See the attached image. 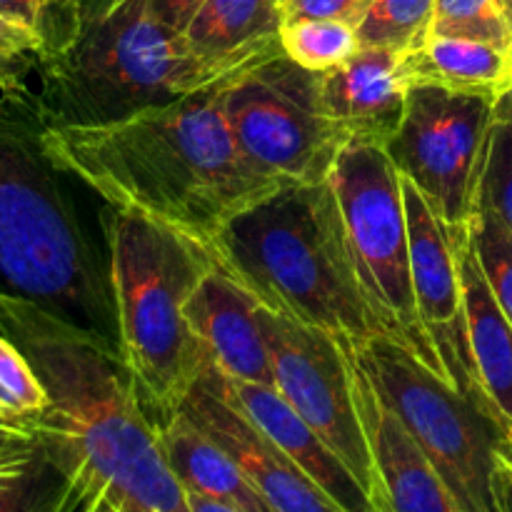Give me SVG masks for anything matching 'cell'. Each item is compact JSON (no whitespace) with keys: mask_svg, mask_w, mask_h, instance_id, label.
Returning <instances> with one entry per match:
<instances>
[{"mask_svg":"<svg viewBox=\"0 0 512 512\" xmlns=\"http://www.w3.org/2000/svg\"><path fill=\"white\" fill-rule=\"evenodd\" d=\"M60 470V468H58ZM38 512H123L100 485L73 470H60Z\"/></svg>","mask_w":512,"mask_h":512,"instance_id":"f1b7e54d","label":"cell"},{"mask_svg":"<svg viewBox=\"0 0 512 512\" xmlns=\"http://www.w3.org/2000/svg\"><path fill=\"white\" fill-rule=\"evenodd\" d=\"M40 455V440L25 420H0V470L20 468Z\"/></svg>","mask_w":512,"mask_h":512,"instance_id":"f546056e","label":"cell"},{"mask_svg":"<svg viewBox=\"0 0 512 512\" xmlns=\"http://www.w3.org/2000/svg\"><path fill=\"white\" fill-rule=\"evenodd\" d=\"M495 498L500 512H512V440L510 435L495 453Z\"/></svg>","mask_w":512,"mask_h":512,"instance_id":"d6a6232c","label":"cell"},{"mask_svg":"<svg viewBox=\"0 0 512 512\" xmlns=\"http://www.w3.org/2000/svg\"><path fill=\"white\" fill-rule=\"evenodd\" d=\"M355 270L385 335L438 375L420 325L410 275V233L403 175L380 140L350 138L330 173Z\"/></svg>","mask_w":512,"mask_h":512,"instance_id":"ba28073f","label":"cell"},{"mask_svg":"<svg viewBox=\"0 0 512 512\" xmlns=\"http://www.w3.org/2000/svg\"><path fill=\"white\" fill-rule=\"evenodd\" d=\"M38 140L55 168L105 205L168 225L200 248L235 215L288 185L243 153L225 120L223 88L115 123H43Z\"/></svg>","mask_w":512,"mask_h":512,"instance_id":"6da1fadb","label":"cell"},{"mask_svg":"<svg viewBox=\"0 0 512 512\" xmlns=\"http://www.w3.org/2000/svg\"><path fill=\"white\" fill-rule=\"evenodd\" d=\"M0 333L48 390V408L28 423L55 468L90 478L123 512H190L115 345L8 293H0Z\"/></svg>","mask_w":512,"mask_h":512,"instance_id":"7a4b0ae2","label":"cell"},{"mask_svg":"<svg viewBox=\"0 0 512 512\" xmlns=\"http://www.w3.org/2000/svg\"><path fill=\"white\" fill-rule=\"evenodd\" d=\"M435 5L438 0H368L355 23L360 48H418L430 33Z\"/></svg>","mask_w":512,"mask_h":512,"instance_id":"603a6c76","label":"cell"},{"mask_svg":"<svg viewBox=\"0 0 512 512\" xmlns=\"http://www.w3.org/2000/svg\"><path fill=\"white\" fill-rule=\"evenodd\" d=\"M403 70L408 85L435 83L495 98L512 90L508 48L458 35H428L423 45L403 53Z\"/></svg>","mask_w":512,"mask_h":512,"instance_id":"44dd1931","label":"cell"},{"mask_svg":"<svg viewBox=\"0 0 512 512\" xmlns=\"http://www.w3.org/2000/svg\"><path fill=\"white\" fill-rule=\"evenodd\" d=\"M278 0H205L185 28L190 48L215 63H263L280 53Z\"/></svg>","mask_w":512,"mask_h":512,"instance_id":"ffe728a7","label":"cell"},{"mask_svg":"<svg viewBox=\"0 0 512 512\" xmlns=\"http://www.w3.org/2000/svg\"><path fill=\"white\" fill-rule=\"evenodd\" d=\"M43 30V123L103 125L193 93L225 88L258 63H215L190 48L150 0H50Z\"/></svg>","mask_w":512,"mask_h":512,"instance_id":"3957f363","label":"cell"},{"mask_svg":"<svg viewBox=\"0 0 512 512\" xmlns=\"http://www.w3.org/2000/svg\"><path fill=\"white\" fill-rule=\"evenodd\" d=\"M223 113L243 153L285 183H323L353 135L328 115L320 73L280 50L223 88Z\"/></svg>","mask_w":512,"mask_h":512,"instance_id":"9c48e42d","label":"cell"},{"mask_svg":"<svg viewBox=\"0 0 512 512\" xmlns=\"http://www.w3.org/2000/svg\"><path fill=\"white\" fill-rule=\"evenodd\" d=\"M278 3H280V10H283V5H288L290 0H278Z\"/></svg>","mask_w":512,"mask_h":512,"instance_id":"74e56055","label":"cell"},{"mask_svg":"<svg viewBox=\"0 0 512 512\" xmlns=\"http://www.w3.org/2000/svg\"><path fill=\"white\" fill-rule=\"evenodd\" d=\"M355 398L373 453L383 512H465L353 353Z\"/></svg>","mask_w":512,"mask_h":512,"instance_id":"5bb4252c","label":"cell"},{"mask_svg":"<svg viewBox=\"0 0 512 512\" xmlns=\"http://www.w3.org/2000/svg\"><path fill=\"white\" fill-rule=\"evenodd\" d=\"M228 380V378H225ZM228 390L243 413L345 512H378L370 495L355 478L353 470L338 458L333 448L285 403L270 385L235 383Z\"/></svg>","mask_w":512,"mask_h":512,"instance_id":"e0dca14e","label":"cell"},{"mask_svg":"<svg viewBox=\"0 0 512 512\" xmlns=\"http://www.w3.org/2000/svg\"><path fill=\"white\" fill-rule=\"evenodd\" d=\"M273 388L338 453L380 510V483L355 398L353 348L288 315L258 308Z\"/></svg>","mask_w":512,"mask_h":512,"instance_id":"30bf717a","label":"cell"},{"mask_svg":"<svg viewBox=\"0 0 512 512\" xmlns=\"http://www.w3.org/2000/svg\"><path fill=\"white\" fill-rule=\"evenodd\" d=\"M260 305L233 278L210 263L185 303V318L210 363L235 383L273 388L268 345L258 320Z\"/></svg>","mask_w":512,"mask_h":512,"instance_id":"9a60e30c","label":"cell"},{"mask_svg":"<svg viewBox=\"0 0 512 512\" xmlns=\"http://www.w3.org/2000/svg\"><path fill=\"white\" fill-rule=\"evenodd\" d=\"M205 253L260 308L353 350L385 335L360 285L330 180L283 185L235 215Z\"/></svg>","mask_w":512,"mask_h":512,"instance_id":"277c9868","label":"cell"},{"mask_svg":"<svg viewBox=\"0 0 512 512\" xmlns=\"http://www.w3.org/2000/svg\"><path fill=\"white\" fill-rule=\"evenodd\" d=\"M118 350L150 423L178 413L210 358L185 318V303L210 270L205 248L163 223L103 210Z\"/></svg>","mask_w":512,"mask_h":512,"instance_id":"5b68a950","label":"cell"},{"mask_svg":"<svg viewBox=\"0 0 512 512\" xmlns=\"http://www.w3.org/2000/svg\"><path fill=\"white\" fill-rule=\"evenodd\" d=\"M183 410L238 463L275 512H345L243 413L213 363L190 390Z\"/></svg>","mask_w":512,"mask_h":512,"instance_id":"4fadbf2b","label":"cell"},{"mask_svg":"<svg viewBox=\"0 0 512 512\" xmlns=\"http://www.w3.org/2000/svg\"><path fill=\"white\" fill-rule=\"evenodd\" d=\"M280 48L303 68L323 73L358 53L360 40L343 20H290L280 28Z\"/></svg>","mask_w":512,"mask_h":512,"instance_id":"cb8c5ba5","label":"cell"},{"mask_svg":"<svg viewBox=\"0 0 512 512\" xmlns=\"http://www.w3.org/2000/svg\"><path fill=\"white\" fill-rule=\"evenodd\" d=\"M458 268L475 375L485 398L503 415L505 423L512 425V323L485 280L465 225L458 230Z\"/></svg>","mask_w":512,"mask_h":512,"instance_id":"ac0fdd59","label":"cell"},{"mask_svg":"<svg viewBox=\"0 0 512 512\" xmlns=\"http://www.w3.org/2000/svg\"><path fill=\"white\" fill-rule=\"evenodd\" d=\"M188 508L190 512H238L230 508V505L218 503V500L205 498V495L198 493H188Z\"/></svg>","mask_w":512,"mask_h":512,"instance_id":"d590c367","label":"cell"},{"mask_svg":"<svg viewBox=\"0 0 512 512\" xmlns=\"http://www.w3.org/2000/svg\"><path fill=\"white\" fill-rule=\"evenodd\" d=\"M473 208H485L512 235V90L500 95L485 135Z\"/></svg>","mask_w":512,"mask_h":512,"instance_id":"7402d4cb","label":"cell"},{"mask_svg":"<svg viewBox=\"0 0 512 512\" xmlns=\"http://www.w3.org/2000/svg\"><path fill=\"white\" fill-rule=\"evenodd\" d=\"M465 228H468L470 248L483 268L485 280L512 323V235L485 208H473Z\"/></svg>","mask_w":512,"mask_h":512,"instance_id":"484cf974","label":"cell"},{"mask_svg":"<svg viewBox=\"0 0 512 512\" xmlns=\"http://www.w3.org/2000/svg\"><path fill=\"white\" fill-rule=\"evenodd\" d=\"M325 110L353 138L388 145L398 130L408 98L403 53L393 48H360L345 63L320 73Z\"/></svg>","mask_w":512,"mask_h":512,"instance_id":"2e32d148","label":"cell"},{"mask_svg":"<svg viewBox=\"0 0 512 512\" xmlns=\"http://www.w3.org/2000/svg\"><path fill=\"white\" fill-rule=\"evenodd\" d=\"M40 50H43V30L0 13V65L15 63L25 55H38Z\"/></svg>","mask_w":512,"mask_h":512,"instance_id":"1f68e13d","label":"cell"},{"mask_svg":"<svg viewBox=\"0 0 512 512\" xmlns=\"http://www.w3.org/2000/svg\"><path fill=\"white\" fill-rule=\"evenodd\" d=\"M50 0H0V13L40 28Z\"/></svg>","mask_w":512,"mask_h":512,"instance_id":"e575fe53","label":"cell"},{"mask_svg":"<svg viewBox=\"0 0 512 512\" xmlns=\"http://www.w3.org/2000/svg\"><path fill=\"white\" fill-rule=\"evenodd\" d=\"M0 400L20 415H33L48 408V390L35 375L23 350L0 333Z\"/></svg>","mask_w":512,"mask_h":512,"instance_id":"4316f807","label":"cell"},{"mask_svg":"<svg viewBox=\"0 0 512 512\" xmlns=\"http://www.w3.org/2000/svg\"><path fill=\"white\" fill-rule=\"evenodd\" d=\"M155 430L185 493L205 495L238 512H275L245 478L238 463L183 408Z\"/></svg>","mask_w":512,"mask_h":512,"instance_id":"d6986e66","label":"cell"},{"mask_svg":"<svg viewBox=\"0 0 512 512\" xmlns=\"http://www.w3.org/2000/svg\"><path fill=\"white\" fill-rule=\"evenodd\" d=\"M410 233V275L420 325L438 365V378L465 398L493 410L475 375L468 348L463 280L458 268V230L450 228L410 180L403 178ZM503 418V415H500ZM512 428V425H510Z\"/></svg>","mask_w":512,"mask_h":512,"instance_id":"7c38bea8","label":"cell"},{"mask_svg":"<svg viewBox=\"0 0 512 512\" xmlns=\"http://www.w3.org/2000/svg\"><path fill=\"white\" fill-rule=\"evenodd\" d=\"M368 0H290L283 5V23L290 20H343L355 28Z\"/></svg>","mask_w":512,"mask_h":512,"instance_id":"4dcf8cb0","label":"cell"},{"mask_svg":"<svg viewBox=\"0 0 512 512\" xmlns=\"http://www.w3.org/2000/svg\"><path fill=\"white\" fill-rule=\"evenodd\" d=\"M0 403H3V400H0ZM3 405H5V403H3Z\"/></svg>","mask_w":512,"mask_h":512,"instance_id":"ab89813d","label":"cell"},{"mask_svg":"<svg viewBox=\"0 0 512 512\" xmlns=\"http://www.w3.org/2000/svg\"><path fill=\"white\" fill-rule=\"evenodd\" d=\"M498 100L435 83H410L403 120L385 145L398 173L450 228H463L473 213L480 155Z\"/></svg>","mask_w":512,"mask_h":512,"instance_id":"8fae6325","label":"cell"},{"mask_svg":"<svg viewBox=\"0 0 512 512\" xmlns=\"http://www.w3.org/2000/svg\"><path fill=\"white\" fill-rule=\"evenodd\" d=\"M508 53H510V58H512V15H510V38H508Z\"/></svg>","mask_w":512,"mask_h":512,"instance_id":"8d00e7d4","label":"cell"},{"mask_svg":"<svg viewBox=\"0 0 512 512\" xmlns=\"http://www.w3.org/2000/svg\"><path fill=\"white\" fill-rule=\"evenodd\" d=\"M40 148L38 130L0 118V278L13 295L118 348L108 268Z\"/></svg>","mask_w":512,"mask_h":512,"instance_id":"8992f818","label":"cell"},{"mask_svg":"<svg viewBox=\"0 0 512 512\" xmlns=\"http://www.w3.org/2000/svg\"><path fill=\"white\" fill-rule=\"evenodd\" d=\"M510 440H512V428H510Z\"/></svg>","mask_w":512,"mask_h":512,"instance_id":"f35d334b","label":"cell"},{"mask_svg":"<svg viewBox=\"0 0 512 512\" xmlns=\"http://www.w3.org/2000/svg\"><path fill=\"white\" fill-rule=\"evenodd\" d=\"M512 0H438L428 35H458L508 48Z\"/></svg>","mask_w":512,"mask_h":512,"instance_id":"d4e9b609","label":"cell"},{"mask_svg":"<svg viewBox=\"0 0 512 512\" xmlns=\"http://www.w3.org/2000/svg\"><path fill=\"white\" fill-rule=\"evenodd\" d=\"M153 10L170 25V28L185 33V28L190 25V20L195 18V13L200 10V5L205 0H150Z\"/></svg>","mask_w":512,"mask_h":512,"instance_id":"836d02e7","label":"cell"},{"mask_svg":"<svg viewBox=\"0 0 512 512\" xmlns=\"http://www.w3.org/2000/svg\"><path fill=\"white\" fill-rule=\"evenodd\" d=\"M60 470L43 453L28 465L0 470V512H38Z\"/></svg>","mask_w":512,"mask_h":512,"instance_id":"83f0119b","label":"cell"},{"mask_svg":"<svg viewBox=\"0 0 512 512\" xmlns=\"http://www.w3.org/2000/svg\"><path fill=\"white\" fill-rule=\"evenodd\" d=\"M355 360L438 470L460 508L500 512L495 498V453L510 435V425L478 400L450 388L388 335H375L355 350Z\"/></svg>","mask_w":512,"mask_h":512,"instance_id":"52a82bcc","label":"cell"}]
</instances>
